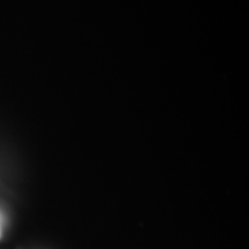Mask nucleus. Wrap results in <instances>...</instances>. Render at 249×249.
<instances>
[{
	"label": "nucleus",
	"instance_id": "obj_1",
	"mask_svg": "<svg viewBox=\"0 0 249 249\" xmlns=\"http://www.w3.org/2000/svg\"><path fill=\"white\" fill-rule=\"evenodd\" d=\"M0 238H1V231H0Z\"/></svg>",
	"mask_w": 249,
	"mask_h": 249
}]
</instances>
